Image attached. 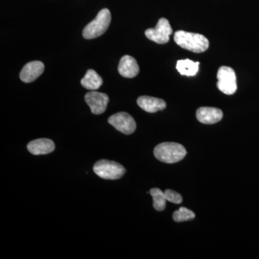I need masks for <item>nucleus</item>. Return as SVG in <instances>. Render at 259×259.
I'll use <instances>...</instances> for the list:
<instances>
[{
  "label": "nucleus",
  "mask_w": 259,
  "mask_h": 259,
  "mask_svg": "<svg viewBox=\"0 0 259 259\" xmlns=\"http://www.w3.org/2000/svg\"><path fill=\"white\" fill-rule=\"evenodd\" d=\"M174 40L182 49L197 54L204 52L209 48L208 39L201 34L178 30L175 33Z\"/></svg>",
  "instance_id": "obj_1"
},
{
  "label": "nucleus",
  "mask_w": 259,
  "mask_h": 259,
  "mask_svg": "<svg viewBox=\"0 0 259 259\" xmlns=\"http://www.w3.org/2000/svg\"><path fill=\"white\" fill-rule=\"evenodd\" d=\"M155 157L166 163H175L182 161L187 155V151L182 145L177 143H162L154 148Z\"/></svg>",
  "instance_id": "obj_2"
},
{
  "label": "nucleus",
  "mask_w": 259,
  "mask_h": 259,
  "mask_svg": "<svg viewBox=\"0 0 259 259\" xmlns=\"http://www.w3.org/2000/svg\"><path fill=\"white\" fill-rule=\"evenodd\" d=\"M111 22V14L108 9H102L99 12L96 18L88 24L83 30L85 39H94L101 36L109 28Z\"/></svg>",
  "instance_id": "obj_3"
},
{
  "label": "nucleus",
  "mask_w": 259,
  "mask_h": 259,
  "mask_svg": "<svg viewBox=\"0 0 259 259\" xmlns=\"http://www.w3.org/2000/svg\"><path fill=\"white\" fill-rule=\"evenodd\" d=\"M94 172L104 180H119L125 175L126 170L122 165L115 161L100 160L93 167Z\"/></svg>",
  "instance_id": "obj_4"
},
{
  "label": "nucleus",
  "mask_w": 259,
  "mask_h": 259,
  "mask_svg": "<svg viewBox=\"0 0 259 259\" xmlns=\"http://www.w3.org/2000/svg\"><path fill=\"white\" fill-rule=\"evenodd\" d=\"M217 87L220 91L231 95L237 90L236 76L234 70L229 66H221L218 71Z\"/></svg>",
  "instance_id": "obj_5"
},
{
  "label": "nucleus",
  "mask_w": 259,
  "mask_h": 259,
  "mask_svg": "<svg viewBox=\"0 0 259 259\" xmlns=\"http://www.w3.org/2000/svg\"><path fill=\"white\" fill-rule=\"evenodd\" d=\"M172 32L173 30L168 20L166 18H161L158 20L156 28L148 29L145 32V35L149 40L156 44H165L169 41Z\"/></svg>",
  "instance_id": "obj_6"
},
{
  "label": "nucleus",
  "mask_w": 259,
  "mask_h": 259,
  "mask_svg": "<svg viewBox=\"0 0 259 259\" xmlns=\"http://www.w3.org/2000/svg\"><path fill=\"white\" fill-rule=\"evenodd\" d=\"M108 122L116 130L125 135L132 134L136 129V121L127 112H117L110 116Z\"/></svg>",
  "instance_id": "obj_7"
},
{
  "label": "nucleus",
  "mask_w": 259,
  "mask_h": 259,
  "mask_svg": "<svg viewBox=\"0 0 259 259\" xmlns=\"http://www.w3.org/2000/svg\"><path fill=\"white\" fill-rule=\"evenodd\" d=\"M84 99L95 115H100L106 110L109 102V97L106 94L92 91L85 95Z\"/></svg>",
  "instance_id": "obj_8"
},
{
  "label": "nucleus",
  "mask_w": 259,
  "mask_h": 259,
  "mask_svg": "<svg viewBox=\"0 0 259 259\" xmlns=\"http://www.w3.org/2000/svg\"><path fill=\"white\" fill-rule=\"evenodd\" d=\"M45 66L41 61H34L29 62L22 69L20 78L23 82L30 83L35 81L44 73Z\"/></svg>",
  "instance_id": "obj_9"
},
{
  "label": "nucleus",
  "mask_w": 259,
  "mask_h": 259,
  "mask_svg": "<svg viewBox=\"0 0 259 259\" xmlns=\"http://www.w3.org/2000/svg\"><path fill=\"white\" fill-rule=\"evenodd\" d=\"M196 115L199 122L211 125L222 120L223 113L222 110L215 107H203L197 110Z\"/></svg>",
  "instance_id": "obj_10"
},
{
  "label": "nucleus",
  "mask_w": 259,
  "mask_h": 259,
  "mask_svg": "<svg viewBox=\"0 0 259 259\" xmlns=\"http://www.w3.org/2000/svg\"><path fill=\"white\" fill-rule=\"evenodd\" d=\"M118 71L121 76L125 78H134L139 73L137 61L131 56H124L118 65Z\"/></svg>",
  "instance_id": "obj_11"
},
{
  "label": "nucleus",
  "mask_w": 259,
  "mask_h": 259,
  "mask_svg": "<svg viewBox=\"0 0 259 259\" xmlns=\"http://www.w3.org/2000/svg\"><path fill=\"white\" fill-rule=\"evenodd\" d=\"M27 147L32 154L46 155L55 150V144L50 139H40L30 141Z\"/></svg>",
  "instance_id": "obj_12"
},
{
  "label": "nucleus",
  "mask_w": 259,
  "mask_h": 259,
  "mask_svg": "<svg viewBox=\"0 0 259 259\" xmlns=\"http://www.w3.org/2000/svg\"><path fill=\"white\" fill-rule=\"evenodd\" d=\"M137 103L141 109L150 113L164 110L166 107V102L161 99L148 96L140 97Z\"/></svg>",
  "instance_id": "obj_13"
},
{
  "label": "nucleus",
  "mask_w": 259,
  "mask_h": 259,
  "mask_svg": "<svg viewBox=\"0 0 259 259\" xmlns=\"http://www.w3.org/2000/svg\"><path fill=\"white\" fill-rule=\"evenodd\" d=\"M103 81L101 76L93 69L88 70L85 76L81 80L83 88L95 91L102 86Z\"/></svg>",
  "instance_id": "obj_14"
},
{
  "label": "nucleus",
  "mask_w": 259,
  "mask_h": 259,
  "mask_svg": "<svg viewBox=\"0 0 259 259\" xmlns=\"http://www.w3.org/2000/svg\"><path fill=\"white\" fill-rule=\"evenodd\" d=\"M199 65V62H194L187 59L177 61L176 68L181 75L194 76L198 72Z\"/></svg>",
  "instance_id": "obj_15"
},
{
  "label": "nucleus",
  "mask_w": 259,
  "mask_h": 259,
  "mask_svg": "<svg viewBox=\"0 0 259 259\" xmlns=\"http://www.w3.org/2000/svg\"><path fill=\"white\" fill-rule=\"evenodd\" d=\"M150 194L152 196L153 207L157 211H163L166 208V199L164 192L160 189L153 188L150 190Z\"/></svg>",
  "instance_id": "obj_16"
},
{
  "label": "nucleus",
  "mask_w": 259,
  "mask_h": 259,
  "mask_svg": "<svg viewBox=\"0 0 259 259\" xmlns=\"http://www.w3.org/2000/svg\"><path fill=\"white\" fill-rule=\"evenodd\" d=\"M194 218H195V214L186 207H181L178 210L175 211L173 214L174 221L177 223L191 221L194 219Z\"/></svg>",
  "instance_id": "obj_17"
},
{
  "label": "nucleus",
  "mask_w": 259,
  "mask_h": 259,
  "mask_svg": "<svg viewBox=\"0 0 259 259\" xmlns=\"http://www.w3.org/2000/svg\"><path fill=\"white\" fill-rule=\"evenodd\" d=\"M165 197L167 201L171 202L174 204H180L182 203L183 199H182V195L177 193V192L171 190H167L164 192Z\"/></svg>",
  "instance_id": "obj_18"
}]
</instances>
